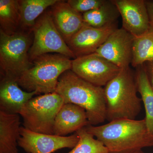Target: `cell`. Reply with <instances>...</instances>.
<instances>
[{"label": "cell", "mask_w": 153, "mask_h": 153, "mask_svg": "<svg viewBox=\"0 0 153 153\" xmlns=\"http://www.w3.org/2000/svg\"><path fill=\"white\" fill-rule=\"evenodd\" d=\"M76 133L79 136V141L68 153H109L106 147L88 132L85 127Z\"/></svg>", "instance_id": "obj_22"}, {"label": "cell", "mask_w": 153, "mask_h": 153, "mask_svg": "<svg viewBox=\"0 0 153 153\" xmlns=\"http://www.w3.org/2000/svg\"><path fill=\"white\" fill-rule=\"evenodd\" d=\"M63 104V98L55 92L33 97L19 113L24 127L34 132L54 134L55 117Z\"/></svg>", "instance_id": "obj_6"}, {"label": "cell", "mask_w": 153, "mask_h": 153, "mask_svg": "<svg viewBox=\"0 0 153 153\" xmlns=\"http://www.w3.org/2000/svg\"><path fill=\"white\" fill-rule=\"evenodd\" d=\"M1 30L8 35L17 33L21 26L19 1L0 0Z\"/></svg>", "instance_id": "obj_21"}, {"label": "cell", "mask_w": 153, "mask_h": 153, "mask_svg": "<svg viewBox=\"0 0 153 153\" xmlns=\"http://www.w3.org/2000/svg\"><path fill=\"white\" fill-rule=\"evenodd\" d=\"M32 45L27 33L19 32L8 35L0 30V66L1 79L18 82L22 74L32 67L29 56Z\"/></svg>", "instance_id": "obj_5"}, {"label": "cell", "mask_w": 153, "mask_h": 153, "mask_svg": "<svg viewBox=\"0 0 153 153\" xmlns=\"http://www.w3.org/2000/svg\"><path fill=\"white\" fill-rule=\"evenodd\" d=\"M106 120H135L141 110L135 74L130 67L119 73L104 87Z\"/></svg>", "instance_id": "obj_3"}, {"label": "cell", "mask_w": 153, "mask_h": 153, "mask_svg": "<svg viewBox=\"0 0 153 153\" xmlns=\"http://www.w3.org/2000/svg\"><path fill=\"white\" fill-rule=\"evenodd\" d=\"M21 124L19 114L0 111V153H19Z\"/></svg>", "instance_id": "obj_16"}, {"label": "cell", "mask_w": 153, "mask_h": 153, "mask_svg": "<svg viewBox=\"0 0 153 153\" xmlns=\"http://www.w3.org/2000/svg\"><path fill=\"white\" fill-rule=\"evenodd\" d=\"M85 128L109 153H134L153 147L144 119L117 120L102 125H88Z\"/></svg>", "instance_id": "obj_1"}, {"label": "cell", "mask_w": 153, "mask_h": 153, "mask_svg": "<svg viewBox=\"0 0 153 153\" xmlns=\"http://www.w3.org/2000/svg\"><path fill=\"white\" fill-rule=\"evenodd\" d=\"M88 125L85 109L72 103H64L55 117L54 134L66 136Z\"/></svg>", "instance_id": "obj_14"}, {"label": "cell", "mask_w": 153, "mask_h": 153, "mask_svg": "<svg viewBox=\"0 0 153 153\" xmlns=\"http://www.w3.org/2000/svg\"><path fill=\"white\" fill-rule=\"evenodd\" d=\"M117 25L116 24L96 28L84 23L66 44L76 58L95 53L110 35L117 29Z\"/></svg>", "instance_id": "obj_11"}, {"label": "cell", "mask_w": 153, "mask_h": 153, "mask_svg": "<svg viewBox=\"0 0 153 153\" xmlns=\"http://www.w3.org/2000/svg\"><path fill=\"white\" fill-rule=\"evenodd\" d=\"M153 61V28L151 27L146 33L134 37L131 65L134 68Z\"/></svg>", "instance_id": "obj_20"}, {"label": "cell", "mask_w": 153, "mask_h": 153, "mask_svg": "<svg viewBox=\"0 0 153 153\" xmlns=\"http://www.w3.org/2000/svg\"><path fill=\"white\" fill-rule=\"evenodd\" d=\"M18 145L27 153H52L64 148L73 149L79 140L75 132L68 136L38 133L29 130L24 126L20 128Z\"/></svg>", "instance_id": "obj_9"}, {"label": "cell", "mask_w": 153, "mask_h": 153, "mask_svg": "<svg viewBox=\"0 0 153 153\" xmlns=\"http://www.w3.org/2000/svg\"><path fill=\"white\" fill-rule=\"evenodd\" d=\"M85 24L96 28H102L117 24L120 16L112 0H107L101 7L82 14Z\"/></svg>", "instance_id": "obj_18"}, {"label": "cell", "mask_w": 153, "mask_h": 153, "mask_svg": "<svg viewBox=\"0 0 153 153\" xmlns=\"http://www.w3.org/2000/svg\"><path fill=\"white\" fill-rule=\"evenodd\" d=\"M122 19L123 27L134 37L151 27L145 0H112Z\"/></svg>", "instance_id": "obj_12"}, {"label": "cell", "mask_w": 153, "mask_h": 153, "mask_svg": "<svg viewBox=\"0 0 153 153\" xmlns=\"http://www.w3.org/2000/svg\"><path fill=\"white\" fill-rule=\"evenodd\" d=\"M134 36L123 28L117 29L95 53L120 69L128 68L132 58Z\"/></svg>", "instance_id": "obj_10"}, {"label": "cell", "mask_w": 153, "mask_h": 153, "mask_svg": "<svg viewBox=\"0 0 153 153\" xmlns=\"http://www.w3.org/2000/svg\"><path fill=\"white\" fill-rule=\"evenodd\" d=\"M146 4L150 25L153 28V1H146Z\"/></svg>", "instance_id": "obj_25"}, {"label": "cell", "mask_w": 153, "mask_h": 153, "mask_svg": "<svg viewBox=\"0 0 153 153\" xmlns=\"http://www.w3.org/2000/svg\"><path fill=\"white\" fill-rule=\"evenodd\" d=\"M32 31L34 38L29 52L32 62L41 55L52 53L76 58L56 28L50 11L40 16Z\"/></svg>", "instance_id": "obj_7"}, {"label": "cell", "mask_w": 153, "mask_h": 153, "mask_svg": "<svg viewBox=\"0 0 153 153\" xmlns=\"http://www.w3.org/2000/svg\"><path fill=\"white\" fill-rule=\"evenodd\" d=\"M107 0H68V4L72 8L81 14L98 8Z\"/></svg>", "instance_id": "obj_23"}, {"label": "cell", "mask_w": 153, "mask_h": 153, "mask_svg": "<svg viewBox=\"0 0 153 153\" xmlns=\"http://www.w3.org/2000/svg\"><path fill=\"white\" fill-rule=\"evenodd\" d=\"M17 81L1 79L0 111L10 114H19L22 108L35 95L36 92L22 90Z\"/></svg>", "instance_id": "obj_15"}, {"label": "cell", "mask_w": 153, "mask_h": 153, "mask_svg": "<svg viewBox=\"0 0 153 153\" xmlns=\"http://www.w3.org/2000/svg\"><path fill=\"white\" fill-rule=\"evenodd\" d=\"M138 92L145 109V120L149 134L153 140V89L143 65L136 68L134 73Z\"/></svg>", "instance_id": "obj_17"}, {"label": "cell", "mask_w": 153, "mask_h": 153, "mask_svg": "<svg viewBox=\"0 0 153 153\" xmlns=\"http://www.w3.org/2000/svg\"><path fill=\"white\" fill-rule=\"evenodd\" d=\"M148 78L153 89V61L147 62L144 64Z\"/></svg>", "instance_id": "obj_24"}, {"label": "cell", "mask_w": 153, "mask_h": 153, "mask_svg": "<svg viewBox=\"0 0 153 153\" xmlns=\"http://www.w3.org/2000/svg\"><path fill=\"white\" fill-rule=\"evenodd\" d=\"M59 0H22L19 1L21 13V26L25 29L33 30L36 21L49 7Z\"/></svg>", "instance_id": "obj_19"}, {"label": "cell", "mask_w": 153, "mask_h": 153, "mask_svg": "<svg viewBox=\"0 0 153 153\" xmlns=\"http://www.w3.org/2000/svg\"><path fill=\"white\" fill-rule=\"evenodd\" d=\"M70 59L57 53L41 55L33 60V66L20 76L18 84L26 91L38 95L54 93L61 74L71 69Z\"/></svg>", "instance_id": "obj_4"}, {"label": "cell", "mask_w": 153, "mask_h": 153, "mask_svg": "<svg viewBox=\"0 0 153 153\" xmlns=\"http://www.w3.org/2000/svg\"><path fill=\"white\" fill-rule=\"evenodd\" d=\"M144 153L142 151H140V152H136V153Z\"/></svg>", "instance_id": "obj_26"}, {"label": "cell", "mask_w": 153, "mask_h": 153, "mask_svg": "<svg viewBox=\"0 0 153 153\" xmlns=\"http://www.w3.org/2000/svg\"><path fill=\"white\" fill-rule=\"evenodd\" d=\"M55 92L64 103H72L85 109L91 125L98 126L106 120L104 88L84 80L71 69L60 76Z\"/></svg>", "instance_id": "obj_2"}, {"label": "cell", "mask_w": 153, "mask_h": 153, "mask_svg": "<svg viewBox=\"0 0 153 153\" xmlns=\"http://www.w3.org/2000/svg\"><path fill=\"white\" fill-rule=\"evenodd\" d=\"M121 69L109 60L94 53L72 60L71 70L88 82L103 87L117 75Z\"/></svg>", "instance_id": "obj_8"}, {"label": "cell", "mask_w": 153, "mask_h": 153, "mask_svg": "<svg viewBox=\"0 0 153 153\" xmlns=\"http://www.w3.org/2000/svg\"><path fill=\"white\" fill-rule=\"evenodd\" d=\"M56 28L67 43L84 25L82 14L65 1H58L50 11Z\"/></svg>", "instance_id": "obj_13"}]
</instances>
